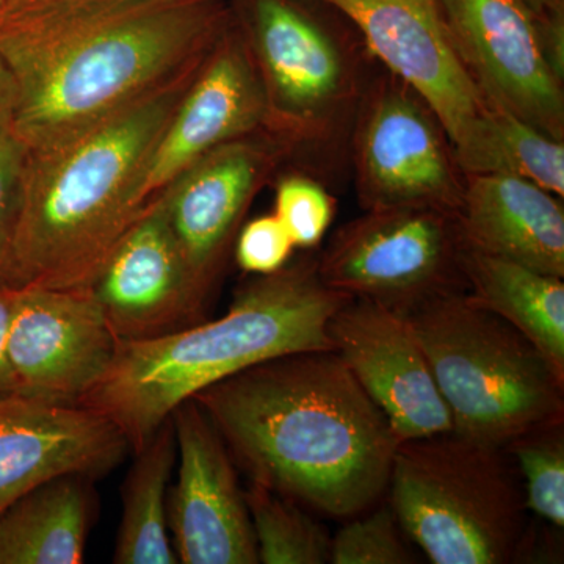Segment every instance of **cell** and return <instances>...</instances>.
<instances>
[{
    "label": "cell",
    "mask_w": 564,
    "mask_h": 564,
    "mask_svg": "<svg viewBox=\"0 0 564 564\" xmlns=\"http://www.w3.org/2000/svg\"><path fill=\"white\" fill-rule=\"evenodd\" d=\"M225 0H111L0 7V57L18 85L10 129L28 151L69 139L209 55Z\"/></svg>",
    "instance_id": "1"
},
{
    "label": "cell",
    "mask_w": 564,
    "mask_h": 564,
    "mask_svg": "<svg viewBox=\"0 0 564 564\" xmlns=\"http://www.w3.org/2000/svg\"><path fill=\"white\" fill-rule=\"evenodd\" d=\"M254 484L333 518L388 491L400 440L333 350L256 364L196 393Z\"/></svg>",
    "instance_id": "2"
},
{
    "label": "cell",
    "mask_w": 564,
    "mask_h": 564,
    "mask_svg": "<svg viewBox=\"0 0 564 564\" xmlns=\"http://www.w3.org/2000/svg\"><path fill=\"white\" fill-rule=\"evenodd\" d=\"M203 62L98 124L28 151L14 236V285L90 288L143 210L135 199L137 181Z\"/></svg>",
    "instance_id": "3"
},
{
    "label": "cell",
    "mask_w": 564,
    "mask_h": 564,
    "mask_svg": "<svg viewBox=\"0 0 564 564\" xmlns=\"http://www.w3.org/2000/svg\"><path fill=\"white\" fill-rule=\"evenodd\" d=\"M350 299L322 281L317 261L261 274L217 321L118 340L109 369L77 406L109 419L135 454L181 403L209 386L291 352L333 350L329 321Z\"/></svg>",
    "instance_id": "4"
},
{
    "label": "cell",
    "mask_w": 564,
    "mask_h": 564,
    "mask_svg": "<svg viewBox=\"0 0 564 564\" xmlns=\"http://www.w3.org/2000/svg\"><path fill=\"white\" fill-rule=\"evenodd\" d=\"M464 440L505 447L563 422L564 375L543 351L466 291L408 315Z\"/></svg>",
    "instance_id": "5"
},
{
    "label": "cell",
    "mask_w": 564,
    "mask_h": 564,
    "mask_svg": "<svg viewBox=\"0 0 564 564\" xmlns=\"http://www.w3.org/2000/svg\"><path fill=\"white\" fill-rule=\"evenodd\" d=\"M389 507L434 564H505L524 545L525 500L502 455L455 433L403 441Z\"/></svg>",
    "instance_id": "6"
},
{
    "label": "cell",
    "mask_w": 564,
    "mask_h": 564,
    "mask_svg": "<svg viewBox=\"0 0 564 564\" xmlns=\"http://www.w3.org/2000/svg\"><path fill=\"white\" fill-rule=\"evenodd\" d=\"M463 248L452 212L370 209L334 234L317 270L334 291L408 317L434 299L464 292Z\"/></svg>",
    "instance_id": "7"
},
{
    "label": "cell",
    "mask_w": 564,
    "mask_h": 564,
    "mask_svg": "<svg viewBox=\"0 0 564 564\" xmlns=\"http://www.w3.org/2000/svg\"><path fill=\"white\" fill-rule=\"evenodd\" d=\"M356 191L364 210L432 207L456 214L466 176L432 109L389 74L367 93L356 122Z\"/></svg>",
    "instance_id": "8"
},
{
    "label": "cell",
    "mask_w": 564,
    "mask_h": 564,
    "mask_svg": "<svg viewBox=\"0 0 564 564\" xmlns=\"http://www.w3.org/2000/svg\"><path fill=\"white\" fill-rule=\"evenodd\" d=\"M248 46L265 91L267 126L322 140L350 109L356 79L332 33L292 0H248Z\"/></svg>",
    "instance_id": "9"
},
{
    "label": "cell",
    "mask_w": 564,
    "mask_h": 564,
    "mask_svg": "<svg viewBox=\"0 0 564 564\" xmlns=\"http://www.w3.org/2000/svg\"><path fill=\"white\" fill-rule=\"evenodd\" d=\"M456 55L489 107L564 141L563 82L524 0H437Z\"/></svg>",
    "instance_id": "10"
},
{
    "label": "cell",
    "mask_w": 564,
    "mask_h": 564,
    "mask_svg": "<svg viewBox=\"0 0 564 564\" xmlns=\"http://www.w3.org/2000/svg\"><path fill=\"white\" fill-rule=\"evenodd\" d=\"M321 2L345 14L389 73L421 96L447 133L456 161L463 158L489 106L456 55L437 0Z\"/></svg>",
    "instance_id": "11"
},
{
    "label": "cell",
    "mask_w": 564,
    "mask_h": 564,
    "mask_svg": "<svg viewBox=\"0 0 564 564\" xmlns=\"http://www.w3.org/2000/svg\"><path fill=\"white\" fill-rule=\"evenodd\" d=\"M117 343L88 289L18 285L9 332L18 395L77 406L109 369Z\"/></svg>",
    "instance_id": "12"
},
{
    "label": "cell",
    "mask_w": 564,
    "mask_h": 564,
    "mask_svg": "<svg viewBox=\"0 0 564 564\" xmlns=\"http://www.w3.org/2000/svg\"><path fill=\"white\" fill-rule=\"evenodd\" d=\"M333 351L403 441L454 432L432 366L406 315L350 299L328 325Z\"/></svg>",
    "instance_id": "13"
},
{
    "label": "cell",
    "mask_w": 564,
    "mask_h": 564,
    "mask_svg": "<svg viewBox=\"0 0 564 564\" xmlns=\"http://www.w3.org/2000/svg\"><path fill=\"white\" fill-rule=\"evenodd\" d=\"M180 475L169 496V527L182 564H258L245 491L232 456L195 399L170 415Z\"/></svg>",
    "instance_id": "14"
},
{
    "label": "cell",
    "mask_w": 564,
    "mask_h": 564,
    "mask_svg": "<svg viewBox=\"0 0 564 564\" xmlns=\"http://www.w3.org/2000/svg\"><path fill=\"white\" fill-rule=\"evenodd\" d=\"M267 117L265 91L247 39L228 28L155 141L137 181L139 206H147L207 152L267 124Z\"/></svg>",
    "instance_id": "15"
},
{
    "label": "cell",
    "mask_w": 564,
    "mask_h": 564,
    "mask_svg": "<svg viewBox=\"0 0 564 564\" xmlns=\"http://www.w3.org/2000/svg\"><path fill=\"white\" fill-rule=\"evenodd\" d=\"M88 291L118 340H147L198 323L206 296L158 196L143 207Z\"/></svg>",
    "instance_id": "16"
},
{
    "label": "cell",
    "mask_w": 564,
    "mask_h": 564,
    "mask_svg": "<svg viewBox=\"0 0 564 564\" xmlns=\"http://www.w3.org/2000/svg\"><path fill=\"white\" fill-rule=\"evenodd\" d=\"M131 451L109 419L13 395L0 402V513L61 475L101 477Z\"/></svg>",
    "instance_id": "17"
},
{
    "label": "cell",
    "mask_w": 564,
    "mask_h": 564,
    "mask_svg": "<svg viewBox=\"0 0 564 564\" xmlns=\"http://www.w3.org/2000/svg\"><path fill=\"white\" fill-rule=\"evenodd\" d=\"M273 163L269 147L242 137L207 152L158 195L206 299L234 232Z\"/></svg>",
    "instance_id": "18"
},
{
    "label": "cell",
    "mask_w": 564,
    "mask_h": 564,
    "mask_svg": "<svg viewBox=\"0 0 564 564\" xmlns=\"http://www.w3.org/2000/svg\"><path fill=\"white\" fill-rule=\"evenodd\" d=\"M466 247L564 278L563 198L505 174H469L456 212Z\"/></svg>",
    "instance_id": "19"
},
{
    "label": "cell",
    "mask_w": 564,
    "mask_h": 564,
    "mask_svg": "<svg viewBox=\"0 0 564 564\" xmlns=\"http://www.w3.org/2000/svg\"><path fill=\"white\" fill-rule=\"evenodd\" d=\"M93 478H52L0 513V564H80L90 525Z\"/></svg>",
    "instance_id": "20"
},
{
    "label": "cell",
    "mask_w": 564,
    "mask_h": 564,
    "mask_svg": "<svg viewBox=\"0 0 564 564\" xmlns=\"http://www.w3.org/2000/svg\"><path fill=\"white\" fill-rule=\"evenodd\" d=\"M469 295L519 329L564 375V281L464 245Z\"/></svg>",
    "instance_id": "21"
},
{
    "label": "cell",
    "mask_w": 564,
    "mask_h": 564,
    "mask_svg": "<svg viewBox=\"0 0 564 564\" xmlns=\"http://www.w3.org/2000/svg\"><path fill=\"white\" fill-rule=\"evenodd\" d=\"M177 458L172 417L135 452L122 486V516L113 563L176 564L169 527V488Z\"/></svg>",
    "instance_id": "22"
},
{
    "label": "cell",
    "mask_w": 564,
    "mask_h": 564,
    "mask_svg": "<svg viewBox=\"0 0 564 564\" xmlns=\"http://www.w3.org/2000/svg\"><path fill=\"white\" fill-rule=\"evenodd\" d=\"M464 176L505 174L564 196V141L552 139L508 111L492 109L470 150L458 159Z\"/></svg>",
    "instance_id": "23"
},
{
    "label": "cell",
    "mask_w": 564,
    "mask_h": 564,
    "mask_svg": "<svg viewBox=\"0 0 564 564\" xmlns=\"http://www.w3.org/2000/svg\"><path fill=\"white\" fill-rule=\"evenodd\" d=\"M245 499L259 563H329L332 538L299 503L254 481L245 491Z\"/></svg>",
    "instance_id": "24"
},
{
    "label": "cell",
    "mask_w": 564,
    "mask_h": 564,
    "mask_svg": "<svg viewBox=\"0 0 564 564\" xmlns=\"http://www.w3.org/2000/svg\"><path fill=\"white\" fill-rule=\"evenodd\" d=\"M511 454L525 480V507L552 525H564L563 422L516 437Z\"/></svg>",
    "instance_id": "25"
},
{
    "label": "cell",
    "mask_w": 564,
    "mask_h": 564,
    "mask_svg": "<svg viewBox=\"0 0 564 564\" xmlns=\"http://www.w3.org/2000/svg\"><path fill=\"white\" fill-rule=\"evenodd\" d=\"M417 560L403 543L391 507L355 519L332 538L333 564H411Z\"/></svg>",
    "instance_id": "26"
},
{
    "label": "cell",
    "mask_w": 564,
    "mask_h": 564,
    "mask_svg": "<svg viewBox=\"0 0 564 564\" xmlns=\"http://www.w3.org/2000/svg\"><path fill=\"white\" fill-rule=\"evenodd\" d=\"M336 214V202L323 185L303 174L282 177L276 187L274 215L291 236L295 248L322 242Z\"/></svg>",
    "instance_id": "27"
},
{
    "label": "cell",
    "mask_w": 564,
    "mask_h": 564,
    "mask_svg": "<svg viewBox=\"0 0 564 564\" xmlns=\"http://www.w3.org/2000/svg\"><path fill=\"white\" fill-rule=\"evenodd\" d=\"M25 150L11 132L10 124L0 131V281H13V248L17 236L20 188Z\"/></svg>",
    "instance_id": "28"
},
{
    "label": "cell",
    "mask_w": 564,
    "mask_h": 564,
    "mask_svg": "<svg viewBox=\"0 0 564 564\" xmlns=\"http://www.w3.org/2000/svg\"><path fill=\"white\" fill-rule=\"evenodd\" d=\"M293 248L295 245L276 215H263L248 223L239 234L236 261L243 272L272 274L288 265Z\"/></svg>",
    "instance_id": "29"
},
{
    "label": "cell",
    "mask_w": 564,
    "mask_h": 564,
    "mask_svg": "<svg viewBox=\"0 0 564 564\" xmlns=\"http://www.w3.org/2000/svg\"><path fill=\"white\" fill-rule=\"evenodd\" d=\"M18 285L0 281V402L18 395L9 358V332Z\"/></svg>",
    "instance_id": "30"
},
{
    "label": "cell",
    "mask_w": 564,
    "mask_h": 564,
    "mask_svg": "<svg viewBox=\"0 0 564 564\" xmlns=\"http://www.w3.org/2000/svg\"><path fill=\"white\" fill-rule=\"evenodd\" d=\"M534 20L545 62L556 79L564 82V13L534 14Z\"/></svg>",
    "instance_id": "31"
},
{
    "label": "cell",
    "mask_w": 564,
    "mask_h": 564,
    "mask_svg": "<svg viewBox=\"0 0 564 564\" xmlns=\"http://www.w3.org/2000/svg\"><path fill=\"white\" fill-rule=\"evenodd\" d=\"M18 101V85L7 63L0 57V131L10 124Z\"/></svg>",
    "instance_id": "32"
},
{
    "label": "cell",
    "mask_w": 564,
    "mask_h": 564,
    "mask_svg": "<svg viewBox=\"0 0 564 564\" xmlns=\"http://www.w3.org/2000/svg\"><path fill=\"white\" fill-rule=\"evenodd\" d=\"M33 9H66V7L91 6V3L111 2V0H20Z\"/></svg>",
    "instance_id": "33"
},
{
    "label": "cell",
    "mask_w": 564,
    "mask_h": 564,
    "mask_svg": "<svg viewBox=\"0 0 564 564\" xmlns=\"http://www.w3.org/2000/svg\"><path fill=\"white\" fill-rule=\"evenodd\" d=\"M524 2L536 17L564 13V0H524Z\"/></svg>",
    "instance_id": "34"
},
{
    "label": "cell",
    "mask_w": 564,
    "mask_h": 564,
    "mask_svg": "<svg viewBox=\"0 0 564 564\" xmlns=\"http://www.w3.org/2000/svg\"><path fill=\"white\" fill-rule=\"evenodd\" d=\"M3 2H6V0H0V7L3 6Z\"/></svg>",
    "instance_id": "35"
}]
</instances>
